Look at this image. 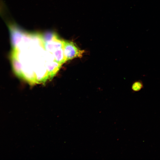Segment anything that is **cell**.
<instances>
[{
  "instance_id": "6da1fadb",
  "label": "cell",
  "mask_w": 160,
  "mask_h": 160,
  "mask_svg": "<svg viewBox=\"0 0 160 160\" xmlns=\"http://www.w3.org/2000/svg\"><path fill=\"white\" fill-rule=\"evenodd\" d=\"M63 49L66 61L76 58H81L85 52L79 49L73 42L64 41Z\"/></svg>"
},
{
  "instance_id": "7a4b0ae2",
  "label": "cell",
  "mask_w": 160,
  "mask_h": 160,
  "mask_svg": "<svg viewBox=\"0 0 160 160\" xmlns=\"http://www.w3.org/2000/svg\"><path fill=\"white\" fill-rule=\"evenodd\" d=\"M10 59L13 71L18 77L23 78L22 65L16 55L11 52Z\"/></svg>"
},
{
  "instance_id": "3957f363",
  "label": "cell",
  "mask_w": 160,
  "mask_h": 160,
  "mask_svg": "<svg viewBox=\"0 0 160 160\" xmlns=\"http://www.w3.org/2000/svg\"><path fill=\"white\" fill-rule=\"evenodd\" d=\"M64 40L59 38L53 41L44 44V48L49 52L52 53L56 50L63 47Z\"/></svg>"
},
{
  "instance_id": "277c9868",
  "label": "cell",
  "mask_w": 160,
  "mask_h": 160,
  "mask_svg": "<svg viewBox=\"0 0 160 160\" xmlns=\"http://www.w3.org/2000/svg\"><path fill=\"white\" fill-rule=\"evenodd\" d=\"M62 64L55 60L47 61L46 63V68L48 79H51L56 74Z\"/></svg>"
},
{
  "instance_id": "5b68a950",
  "label": "cell",
  "mask_w": 160,
  "mask_h": 160,
  "mask_svg": "<svg viewBox=\"0 0 160 160\" xmlns=\"http://www.w3.org/2000/svg\"><path fill=\"white\" fill-rule=\"evenodd\" d=\"M52 53L54 56V60L57 62L62 64L66 61L64 54L63 47L56 50Z\"/></svg>"
},
{
  "instance_id": "8992f818",
  "label": "cell",
  "mask_w": 160,
  "mask_h": 160,
  "mask_svg": "<svg viewBox=\"0 0 160 160\" xmlns=\"http://www.w3.org/2000/svg\"><path fill=\"white\" fill-rule=\"evenodd\" d=\"M41 39L44 44L59 38L56 33L52 31L47 32L42 34H41Z\"/></svg>"
},
{
  "instance_id": "52a82bcc",
  "label": "cell",
  "mask_w": 160,
  "mask_h": 160,
  "mask_svg": "<svg viewBox=\"0 0 160 160\" xmlns=\"http://www.w3.org/2000/svg\"><path fill=\"white\" fill-rule=\"evenodd\" d=\"M144 87V84L141 80H139L133 82L132 86V90L134 92L140 91Z\"/></svg>"
}]
</instances>
